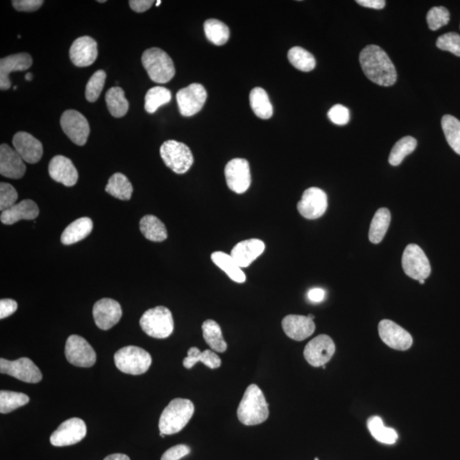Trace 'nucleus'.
I'll use <instances>...</instances> for the list:
<instances>
[{"mask_svg":"<svg viewBox=\"0 0 460 460\" xmlns=\"http://www.w3.org/2000/svg\"><path fill=\"white\" fill-rule=\"evenodd\" d=\"M359 60L364 74L371 82L381 86H391L397 82L396 68L379 46L367 45L360 52Z\"/></svg>","mask_w":460,"mask_h":460,"instance_id":"obj_1","label":"nucleus"},{"mask_svg":"<svg viewBox=\"0 0 460 460\" xmlns=\"http://www.w3.org/2000/svg\"><path fill=\"white\" fill-rule=\"evenodd\" d=\"M268 415L270 410L263 391L256 385H249L238 406V420L241 424L252 427L266 422Z\"/></svg>","mask_w":460,"mask_h":460,"instance_id":"obj_2","label":"nucleus"},{"mask_svg":"<svg viewBox=\"0 0 460 460\" xmlns=\"http://www.w3.org/2000/svg\"><path fill=\"white\" fill-rule=\"evenodd\" d=\"M194 413V406L190 400L174 399L161 413L159 422L160 433L169 436L181 431L189 423Z\"/></svg>","mask_w":460,"mask_h":460,"instance_id":"obj_3","label":"nucleus"},{"mask_svg":"<svg viewBox=\"0 0 460 460\" xmlns=\"http://www.w3.org/2000/svg\"><path fill=\"white\" fill-rule=\"evenodd\" d=\"M141 63L153 82L166 84L175 76L174 61L160 48L146 49L141 56Z\"/></svg>","mask_w":460,"mask_h":460,"instance_id":"obj_4","label":"nucleus"},{"mask_svg":"<svg viewBox=\"0 0 460 460\" xmlns=\"http://www.w3.org/2000/svg\"><path fill=\"white\" fill-rule=\"evenodd\" d=\"M139 323L146 335L155 339H167L174 330L171 310L164 306H157L145 312Z\"/></svg>","mask_w":460,"mask_h":460,"instance_id":"obj_5","label":"nucleus"},{"mask_svg":"<svg viewBox=\"0 0 460 460\" xmlns=\"http://www.w3.org/2000/svg\"><path fill=\"white\" fill-rule=\"evenodd\" d=\"M114 363L122 373L141 375L145 374L151 367L152 358L144 348L130 345L115 353Z\"/></svg>","mask_w":460,"mask_h":460,"instance_id":"obj_6","label":"nucleus"},{"mask_svg":"<svg viewBox=\"0 0 460 460\" xmlns=\"http://www.w3.org/2000/svg\"><path fill=\"white\" fill-rule=\"evenodd\" d=\"M160 156L168 168L176 174H184L194 164V156L186 144L168 140L161 145Z\"/></svg>","mask_w":460,"mask_h":460,"instance_id":"obj_7","label":"nucleus"},{"mask_svg":"<svg viewBox=\"0 0 460 460\" xmlns=\"http://www.w3.org/2000/svg\"><path fill=\"white\" fill-rule=\"evenodd\" d=\"M402 268L408 277L417 281L427 279L431 273V263L420 245L409 244L401 259Z\"/></svg>","mask_w":460,"mask_h":460,"instance_id":"obj_8","label":"nucleus"},{"mask_svg":"<svg viewBox=\"0 0 460 460\" xmlns=\"http://www.w3.org/2000/svg\"><path fill=\"white\" fill-rule=\"evenodd\" d=\"M65 355L69 363L79 367H91L97 360V354L84 337L71 335L65 345Z\"/></svg>","mask_w":460,"mask_h":460,"instance_id":"obj_9","label":"nucleus"},{"mask_svg":"<svg viewBox=\"0 0 460 460\" xmlns=\"http://www.w3.org/2000/svg\"><path fill=\"white\" fill-rule=\"evenodd\" d=\"M60 124L63 132L72 143L84 146L90 135V125L82 113L67 110L61 115Z\"/></svg>","mask_w":460,"mask_h":460,"instance_id":"obj_10","label":"nucleus"},{"mask_svg":"<svg viewBox=\"0 0 460 460\" xmlns=\"http://www.w3.org/2000/svg\"><path fill=\"white\" fill-rule=\"evenodd\" d=\"M0 373L11 376L19 381L36 383L41 381L42 373L32 360L22 358L15 360L0 359Z\"/></svg>","mask_w":460,"mask_h":460,"instance_id":"obj_11","label":"nucleus"},{"mask_svg":"<svg viewBox=\"0 0 460 460\" xmlns=\"http://www.w3.org/2000/svg\"><path fill=\"white\" fill-rule=\"evenodd\" d=\"M207 98V92L201 84H191L176 93L180 114L190 117L202 109Z\"/></svg>","mask_w":460,"mask_h":460,"instance_id":"obj_12","label":"nucleus"},{"mask_svg":"<svg viewBox=\"0 0 460 460\" xmlns=\"http://www.w3.org/2000/svg\"><path fill=\"white\" fill-rule=\"evenodd\" d=\"M86 424L79 417H72L63 422L51 436L52 445L55 447H67L82 440L86 436Z\"/></svg>","mask_w":460,"mask_h":460,"instance_id":"obj_13","label":"nucleus"},{"mask_svg":"<svg viewBox=\"0 0 460 460\" xmlns=\"http://www.w3.org/2000/svg\"><path fill=\"white\" fill-rule=\"evenodd\" d=\"M224 174L229 190L236 194L245 193L251 186L250 164L247 160L236 158L229 161Z\"/></svg>","mask_w":460,"mask_h":460,"instance_id":"obj_14","label":"nucleus"},{"mask_svg":"<svg viewBox=\"0 0 460 460\" xmlns=\"http://www.w3.org/2000/svg\"><path fill=\"white\" fill-rule=\"evenodd\" d=\"M298 210L306 220H317L327 212V194L319 187H309L298 203Z\"/></svg>","mask_w":460,"mask_h":460,"instance_id":"obj_15","label":"nucleus"},{"mask_svg":"<svg viewBox=\"0 0 460 460\" xmlns=\"http://www.w3.org/2000/svg\"><path fill=\"white\" fill-rule=\"evenodd\" d=\"M335 353V344L328 335H321L307 344L304 355L307 362L314 367L325 366Z\"/></svg>","mask_w":460,"mask_h":460,"instance_id":"obj_16","label":"nucleus"},{"mask_svg":"<svg viewBox=\"0 0 460 460\" xmlns=\"http://www.w3.org/2000/svg\"><path fill=\"white\" fill-rule=\"evenodd\" d=\"M379 337L383 342L397 351L411 348L413 337L408 331L390 320H383L378 324Z\"/></svg>","mask_w":460,"mask_h":460,"instance_id":"obj_17","label":"nucleus"},{"mask_svg":"<svg viewBox=\"0 0 460 460\" xmlns=\"http://www.w3.org/2000/svg\"><path fill=\"white\" fill-rule=\"evenodd\" d=\"M122 309L117 301L112 298H102L93 307V317L95 325L102 330H109L121 319Z\"/></svg>","mask_w":460,"mask_h":460,"instance_id":"obj_18","label":"nucleus"},{"mask_svg":"<svg viewBox=\"0 0 460 460\" xmlns=\"http://www.w3.org/2000/svg\"><path fill=\"white\" fill-rule=\"evenodd\" d=\"M69 56L77 67H89L95 63L98 56L97 41L89 36L77 38L69 49Z\"/></svg>","mask_w":460,"mask_h":460,"instance_id":"obj_19","label":"nucleus"},{"mask_svg":"<svg viewBox=\"0 0 460 460\" xmlns=\"http://www.w3.org/2000/svg\"><path fill=\"white\" fill-rule=\"evenodd\" d=\"M32 64L33 59L29 53L22 52L3 57L0 60V89H10L11 82L9 75L11 72L28 70Z\"/></svg>","mask_w":460,"mask_h":460,"instance_id":"obj_20","label":"nucleus"},{"mask_svg":"<svg viewBox=\"0 0 460 460\" xmlns=\"http://www.w3.org/2000/svg\"><path fill=\"white\" fill-rule=\"evenodd\" d=\"M13 144L15 151L26 163H38L43 156V145L31 134L20 132L15 134Z\"/></svg>","mask_w":460,"mask_h":460,"instance_id":"obj_21","label":"nucleus"},{"mask_svg":"<svg viewBox=\"0 0 460 460\" xmlns=\"http://www.w3.org/2000/svg\"><path fill=\"white\" fill-rule=\"evenodd\" d=\"M26 172L24 160L15 148L3 144L0 146V174L11 179H20Z\"/></svg>","mask_w":460,"mask_h":460,"instance_id":"obj_22","label":"nucleus"},{"mask_svg":"<svg viewBox=\"0 0 460 460\" xmlns=\"http://www.w3.org/2000/svg\"><path fill=\"white\" fill-rule=\"evenodd\" d=\"M49 176L64 186H75L79 179L78 171L71 160L63 155L53 157L49 164Z\"/></svg>","mask_w":460,"mask_h":460,"instance_id":"obj_23","label":"nucleus"},{"mask_svg":"<svg viewBox=\"0 0 460 460\" xmlns=\"http://www.w3.org/2000/svg\"><path fill=\"white\" fill-rule=\"evenodd\" d=\"M282 328L287 337L296 341H302L312 336L316 324L308 316L289 314L282 320Z\"/></svg>","mask_w":460,"mask_h":460,"instance_id":"obj_24","label":"nucleus"},{"mask_svg":"<svg viewBox=\"0 0 460 460\" xmlns=\"http://www.w3.org/2000/svg\"><path fill=\"white\" fill-rule=\"evenodd\" d=\"M266 249V244L259 239H250L240 241L232 249V258L240 268L250 266L262 254Z\"/></svg>","mask_w":460,"mask_h":460,"instance_id":"obj_25","label":"nucleus"},{"mask_svg":"<svg viewBox=\"0 0 460 460\" xmlns=\"http://www.w3.org/2000/svg\"><path fill=\"white\" fill-rule=\"evenodd\" d=\"M40 214V209L36 202L31 199H24L17 203L9 209L3 210L0 220L3 224L11 225L20 220H33Z\"/></svg>","mask_w":460,"mask_h":460,"instance_id":"obj_26","label":"nucleus"},{"mask_svg":"<svg viewBox=\"0 0 460 460\" xmlns=\"http://www.w3.org/2000/svg\"><path fill=\"white\" fill-rule=\"evenodd\" d=\"M93 229V222L90 217H80L64 229L61 233V241L63 245H69L86 239Z\"/></svg>","mask_w":460,"mask_h":460,"instance_id":"obj_27","label":"nucleus"},{"mask_svg":"<svg viewBox=\"0 0 460 460\" xmlns=\"http://www.w3.org/2000/svg\"><path fill=\"white\" fill-rule=\"evenodd\" d=\"M140 230L146 239L153 243H162L168 237L166 226L153 215H146L140 220Z\"/></svg>","mask_w":460,"mask_h":460,"instance_id":"obj_28","label":"nucleus"},{"mask_svg":"<svg viewBox=\"0 0 460 460\" xmlns=\"http://www.w3.org/2000/svg\"><path fill=\"white\" fill-rule=\"evenodd\" d=\"M213 262L220 267L222 271L228 275L232 281L237 283H244L245 282V275L241 268L238 266L235 259L231 255L222 252H215L210 256Z\"/></svg>","mask_w":460,"mask_h":460,"instance_id":"obj_29","label":"nucleus"},{"mask_svg":"<svg viewBox=\"0 0 460 460\" xmlns=\"http://www.w3.org/2000/svg\"><path fill=\"white\" fill-rule=\"evenodd\" d=\"M198 362L205 364L210 369H217L220 367L222 360L220 356L213 351L206 350L201 352L198 348L192 347L187 351V358L183 359V366L187 369H190Z\"/></svg>","mask_w":460,"mask_h":460,"instance_id":"obj_30","label":"nucleus"},{"mask_svg":"<svg viewBox=\"0 0 460 460\" xmlns=\"http://www.w3.org/2000/svg\"><path fill=\"white\" fill-rule=\"evenodd\" d=\"M250 105L253 113L262 120H268L273 115V107H272L270 98L266 90L263 88L256 87L252 89L249 95Z\"/></svg>","mask_w":460,"mask_h":460,"instance_id":"obj_31","label":"nucleus"},{"mask_svg":"<svg viewBox=\"0 0 460 460\" xmlns=\"http://www.w3.org/2000/svg\"><path fill=\"white\" fill-rule=\"evenodd\" d=\"M105 101L107 109L112 116L121 118L128 112L129 102L122 88L115 86L107 91Z\"/></svg>","mask_w":460,"mask_h":460,"instance_id":"obj_32","label":"nucleus"},{"mask_svg":"<svg viewBox=\"0 0 460 460\" xmlns=\"http://www.w3.org/2000/svg\"><path fill=\"white\" fill-rule=\"evenodd\" d=\"M203 337L207 344L213 351L224 353L227 350L228 345L222 336L220 325L213 320H206L202 324Z\"/></svg>","mask_w":460,"mask_h":460,"instance_id":"obj_33","label":"nucleus"},{"mask_svg":"<svg viewBox=\"0 0 460 460\" xmlns=\"http://www.w3.org/2000/svg\"><path fill=\"white\" fill-rule=\"evenodd\" d=\"M391 214L388 209L381 208L376 212L371 222L369 240L371 243H381L388 231Z\"/></svg>","mask_w":460,"mask_h":460,"instance_id":"obj_34","label":"nucleus"},{"mask_svg":"<svg viewBox=\"0 0 460 460\" xmlns=\"http://www.w3.org/2000/svg\"><path fill=\"white\" fill-rule=\"evenodd\" d=\"M105 190L107 193L121 201H129L132 198L133 187L124 174L117 172L109 178Z\"/></svg>","mask_w":460,"mask_h":460,"instance_id":"obj_35","label":"nucleus"},{"mask_svg":"<svg viewBox=\"0 0 460 460\" xmlns=\"http://www.w3.org/2000/svg\"><path fill=\"white\" fill-rule=\"evenodd\" d=\"M367 427L374 438L385 444L396 443L398 435L392 428H387L383 424L381 417H371L367 421Z\"/></svg>","mask_w":460,"mask_h":460,"instance_id":"obj_36","label":"nucleus"},{"mask_svg":"<svg viewBox=\"0 0 460 460\" xmlns=\"http://www.w3.org/2000/svg\"><path fill=\"white\" fill-rule=\"evenodd\" d=\"M204 31L207 40L213 45H224L229 40L230 33L228 26L217 19H209L206 21Z\"/></svg>","mask_w":460,"mask_h":460,"instance_id":"obj_37","label":"nucleus"},{"mask_svg":"<svg viewBox=\"0 0 460 460\" xmlns=\"http://www.w3.org/2000/svg\"><path fill=\"white\" fill-rule=\"evenodd\" d=\"M171 91L163 86H155L147 91L145 95V110L148 114H153L160 107L170 102Z\"/></svg>","mask_w":460,"mask_h":460,"instance_id":"obj_38","label":"nucleus"},{"mask_svg":"<svg viewBox=\"0 0 460 460\" xmlns=\"http://www.w3.org/2000/svg\"><path fill=\"white\" fill-rule=\"evenodd\" d=\"M442 128L447 144L460 155V121L450 114L444 115Z\"/></svg>","mask_w":460,"mask_h":460,"instance_id":"obj_39","label":"nucleus"},{"mask_svg":"<svg viewBox=\"0 0 460 460\" xmlns=\"http://www.w3.org/2000/svg\"><path fill=\"white\" fill-rule=\"evenodd\" d=\"M287 57L291 64L298 70L310 72L316 68V61L312 54L299 46L290 49Z\"/></svg>","mask_w":460,"mask_h":460,"instance_id":"obj_40","label":"nucleus"},{"mask_svg":"<svg viewBox=\"0 0 460 460\" xmlns=\"http://www.w3.org/2000/svg\"><path fill=\"white\" fill-rule=\"evenodd\" d=\"M417 147V140L413 137H404L401 138L394 145L390 152L389 162L391 166L397 167L404 161L406 156L412 153Z\"/></svg>","mask_w":460,"mask_h":460,"instance_id":"obj_41","label":"nucleus"},{"mask_svg":"<svg viewBox=\"0 0 460 460\" xmlns=\"http://www.w3.org/2000/svg\"><path fill=\"white\" fill-rule=\"evenodd\" d=\"M30 399L26 394L14 391H0V413L3 414L13 412L14 410L28 404Z\"/></svg>","mask_w":460,"mask_h":460,"instance_id":"obj_42","label":"nucleus"},{"mask_svg":"<svg viewBox=\"0 0 460 460\" xmlns=\"http://www.w3.org/2000/svg\"><path fill=\"white\" fill-rule=\"evenodd\" d=\"M106 78V72L103 70H98L91 77L86 88V98L88 102L97 101L105 87Z\"/></svg>","mask_w":460,"mask_h":460,"instance_id":"obj_43","label":"nucleus"},{"mask_svg":"<svg viewBox=\"0 0 460 460\" xmlns=\"http://www.w3.org/2000/svg\"><path fill=\"white\" fill-rule=\"evenodd\" d=\"M429 29L436 31L447 25L450 21V13L447 8L443 6L433 7L427 14Z\"/></svg>","mask_w":460,"mask_h":460,"instance_id":"obj_44","label":"nucleus"},{"mask_svg":"<svg viewBox=\"0 0 460 460\" xmlns=\"http://www.w3.org/2000/svg\"><path fill=\"white\" fill-rule=\"evenodd\" d=\"M436 46L443 51L460 56V36L457 33H447L437 38Z\"/></svg>","mask_w":460,"mask_h":460,"instance_id":"obj_45","label":"nucleus"},{"mask_svg":"<svg viewBox=\"0 0 460 460\" xmlns=\"http://www.w3.org/2000/svg\"><path fill=\"white\" fill-rule=\"evenodd\" d=\"M18 194L10 183H0V210L1 212L17 204Z\"/></svg>","mask_w":460,"mask_h":460,"instance_id":"obj_46","label":"nucleus"},{"mask_svg":"<svg viewBox=\"0 0 460 460\" xmlns=\"http://www.w3.org/2000/svg\"><path fill=\"white\" fill-rule=\"evenodd\" d=\"M328 116L335 125H347L351 118L350 110L346 107L336 105L328 111Z\"/></svg>","mask_w":460,"mask_h":460,"instance_id":"obj_47","label":"nucleus"},{"mask_svg":"<svg viewBox=\"0 0 460 460\" xmlns=\"http://www.w3.org/2000/svg\"><path fill=\"white\" fill-rule=\"evenodd\" d=\"M190 447L187 445H176L164 452L160 460H180L190 454Z\"/></svg>","mask_w":460,"mask_h":460,"instance_id":"obj_48","label":"nucleus"},{"mask_svg":"<svg viewBox=\"0 0 460 460\" xmlns=\"http://www.w3.org/2000/svg\"><path fill=\"white\" fill-rule=\"evenodd\" d=\"M13 6L17 11L33 13L38 10L43 5V0H13Z\"/></svg>","mask_w":460,"mask_h":460,"instance_id":"obj_49","label":"nucleus"},{"mask_svg":"<svg viewBox=\"0 0 460 460\" xmlns=\"http://www.w3.org/2000/svg\"><path fill=\"white\" fill-rule=\"evenodd\" d=\"M18 308L17 302L13 299L5 298L0 300V319L9 317L13 314Z\"/></svg>","mask_w":460,"mask_h":460,"instance_id":"obj_50","label":"nucleus"},{"mask_svg":"<svg viewBox=\"0 0 460 460\" xmlns=\"http://www.w3.org/2000/svg\"><path fill=\"white\" fill-rule=\"evenodd\" d=\"M153 3V0H130L129 5L135 13H143L151 9Z\"/></svg>","mask_w":460,"mask_h":460,"instance_id":"obj_51","label":"nucleus"},{"mask_svg":"<svg viewBox=\"0 0 460 460\" xmlns=\"http://www.w3.org/2000/svg\"><path fill=\"white\" fill-rule=\"evenodd\" d=\"M356 3L360 6L375 10H382L386 5L385 0H358Z\"/></svg>","mask_w":460,"mask_h":460,"instance_id":"obj_52","label":"nucleus"},{"mask_svg":"<svg viewBox=\"0 0 460 460\" xmlns=\"http://www.w3.org/2000/svg\"><path fill=\"white\" fill-rule=\"evenodd\" d=\"M325 293L323 289H314L309 291L308 298L310 301L320 302L325 298Z\"/></svg>","mask_w":460,"mask_h":460,"instance_id":"obj_53","label":"nucleus"},{"mask_svg":"<svg viewBox=\"0 0 460 460\" xmlns=\"http://www.w3.org/2000/svg\"><path fill=\"white\" fill-rule=\"evenodd\" d=\"M105 460H130L128 455L114 454L107 456Z\"/></svg>","mask_w":460,"mask_h":460,"instance_id":"obj_54","label":"nucleus"},{"mask_svg":"<svg viewBox=\"0 0 460 460\" xmlns=\"http://www.w3.org/2000/svg\"><path fill=\"white\" fill-rule=\"evenodd\" d=\"M25 79L26 80H28V82H31V80L33 79V75L31 74V72H28V74L26 75Z\"/></svg>","mask_w":460,"mask_h":460,"instance_id":"obj_55","label":"nucleus"},{"mask_svg":"<svg viewBox=\"0 0 460 460\" xmlns=\"http://www.w3.org/2000/svg\"><path fill=\"white\" fill-rule=\"evenodd\" d=\"M308 317L309 318V319H312V320H314V314H309V316H308Z\"/></svg>","mask_w":460,"mask_h":460,"instance_id":"obj_56","label":"nucleus"},{"mask_svg":"<svg viewBox=\"0 0 460 460\" xmlns=\"http://www.w3.org/2000/svg\"><path fill=\"white\" fill-rule=\"evenodd\" d=\"M98 3H106V0H98Z\"/></svg>","mask_w":460,"mask_h":460,"instance_id":"obj_57","label":"nucleus"},{"mask_svg":"<svg viewBox=\"0 0 460 460\" xmlns=\"http://www.w3.org/2000/svg\"><path fill=\"white\" fill-rule=\"evenodd\" d=\"M160 3H161V1H160V0H159V1H157V2H156V5H155V6H160Z\"/></svg>","mask_w":460,"mask_h":460,"instance_id":"obj_58","label":"nucleus"},{"mask_svg":"<svg viewBox=\"0 0 460 460\" xmlns=\"http://www.w3.org/2000/svg\"><path fill=\"white\" fill-rule=\"evenodd\" d=\"M420 284H424V279H420Z\"/></svg>","mask_w":460,"mask_h":460,"instance_id":"obj_59","label":"nucleus"},{"mask_svg":"<svg viewBox=\"0 0 460 460\" xmlns=\"http://www.w3.org/2000/svg\"><path fill=\"white\" fill-rule=\"evenodd\" d=\"M314 460H320V459H317V458H316V459H314Z\"/></svg>","mask_w":460,"mask_h":460,"instance_id":"obj_60","label":"nucleus"}]
</instances>
